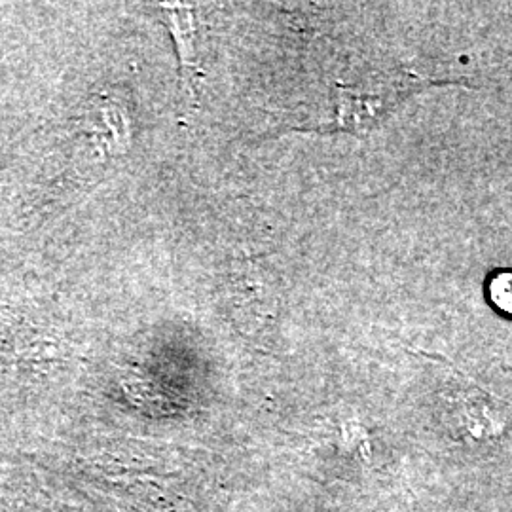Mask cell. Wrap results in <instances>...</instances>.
Instances as JSON below:
<instances>
[{"label":"cell","instance_id":"cell-1","mask_svg":"<svg viewBox=\"0 0 512 512\" xmlns=\"http://www.w3.org/2000/svg\"><path fill=\"white\" fill-rule=\"evenodd\" d=\"M165 16L169 21L171 33L177 40L179 54L183 61L184 73L186 76L190 73H196V57H194V25H192V16L188 6L183 4H164Z\"/></svg>","mask_w":512,"mask_h":512},{"label":"cell","instance_id":"cell-2","mask_svg":"<svg viewBox=\"0 0 512 512\" xmlns=\"http://www.w3.org/2000/svg\"><path fill=\"white\" fill-rule=\"evenodd\" d=\"M490 300L497 310L512 317V272H499L490 281Z\"/></svg>","mask_w":512,"mask_h":512}]
</instances>
